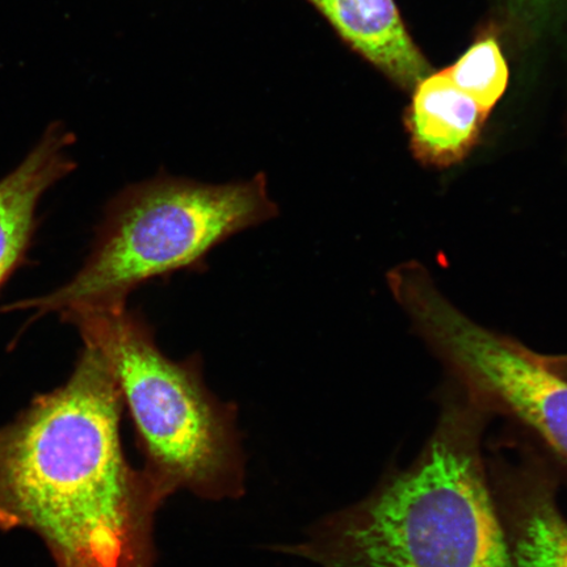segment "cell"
I'll use <instances>...</instances> for the list:
<instances>
[{
	"mask_svg": "<svg viewBox=\"0 0 567 567\" xmlns=\"http://www.w3.org/2000/svg\"><path fill=\"white\" fill-rule=\"evenodd\" d=\"M465 394L410 470L275 549L319 567H516L480 455L487 409Z\"/></svg>",
	"mask_w": 567,
	"mask_h": 567,
	"instance_id": "cell-2",
	"label": "cell"
},
{
	"mask_svg": "<svg viewBox=\"0 0 567 567\" xmlns=\"http://www.w3.org/2000/svg\"><path fill=\"white\" fill-rule=\"evenodd\" d=\"M522 2L530 9L537 10H545L547 7L551 6L556 2V0H522Z\"/></svg>",
	"mask_w": 567,
	"mask_h": 567,
	"instance_id": "cell-11",
	"label": "cell"
},
{
	"mask_svg": "<svg viewBox=\"0 0 567 567\" xmlns=\"http://www.w3.org/2000/svg\"><path fill=\"white\" fill-rule=\"evenodd\" d=\"M278 215L264 174L228 184L173 176L134 184L110 203L86 264L73 280L7 309L62 318L118 313L134 290L179 271H200L217 246Z\"/></svg>",
	"mask_w": 567,
	"mask_h": 567,
	"instance_id": "cell-3",
	"label": "cell"
},
{
	"mask_svg": "<svg viewBox=\"0 0 567 567\" xmlns=\"http://www.w3.org/2000/svg\"><path fill=\"white\" fill-rule=\"evenodd\" d=\"M487 115L442 71L416 84L408 116L411 148L424 165L450 167L477 144Z\"/></svg>",
	"mask_w": 567,
	"mask_h": 567,
	"instance_id": "cell-6",
	"label": "cell"
},
{
	"mask_svg": "<svg viewBox=\"0 0 567 567\" xmlns=\"http://www.w3.org/2000/svg\"><path fill=\"white\" fill-rule=\"evenodd\" d=\"M74 136L54 123L27 158L0 181V287L24 260L42 195L75 165L69 154Z\"/></svg>",
	"mask_w": 567,
	"mask_h": 567,
	"instance_id": "cell-5",
	"label": "cell"
},
{
	"mask_svg": "<svg viewBox=\"0 0 567 567\" xmlns=\"http://www.w3.org/2000/svg\"><path fill=\"white\" fill-rule=\"evenodd\" d=\"M509 515V547L516 567H567V520L547 484L517 485Z\"/></svg>",
	"mask_w": 567,
	"mask_h": 567,
	"instance_id": "cell-8",
	"label": "cell"
},
{
	"mask_svg": "<svg viewBox=\"0 0 567 567\" xmlns=\"http://www.w3.org/2000/svg\"><path fill=\"white\" fill-rule=\"evenodd\" d=\"M446 73L485 115H488L507 89V63L494 38L477 41Z\"/></svg>",
	"mask_w": 567,
	"mask_h": 567,
	"instance_id": "cell-9",
	"label": "cell"
},
{
	"mask_svg": "<svg viewBox=\"0 0 567 567\" xmlns=\"http://www.w3.org/2000/svg\"><path fill=\"white\" fill-rule=\"evenodd\" d=\"M63 321L109 360L145 458L142 470L166 499L177 492L213 502L245 494L238 409L205 384L202 357H166L138 311L76 313Z\"/></svg>",
	"mask_w": 567,
	"mask_h": 567,
	"instance_id": "cell-4",
	"label": "cell"
},
{
	"mask_svg": "<svg viewBox=\"0 0 567 567\" xmlns=\"http://www.w3.org/2000/svg\"><path fill=\"white\" fill-rule=\"evenodd\" d=\"M123 410L109 360L84 344L66 384L0 429V529L39 536L55 567H157L167 499L126 458Z\"/></svg>",
	"mask_w": 567,
	"mask_h": 567,
	"instance_id": "cell-1",
	"label": "cell"
},
{
	"mask_svg": "<svg viewBox=\"0 0 567 567\" xmlns=\"http://www.w3.org/2000/svg\"><path fill=\"white\" fill-rule=\"evenodd\" d=\"M543 363L563 378L567 379V354H542Z\"/></svg>",
	"mask_w": 567,
	"mask_h": 567,
	"instance_id": "cell-10",
	"label": "cell"
},
{
	"mask_svg": "<svg viewBox=\"0 0 567 567\" xmlns=\"http://www.w3.org/2000/svg\"><path fill=\"white\" fill-rule=\"evenodd\" d=\"M349 44L402 86H416L427 62L403 24L394 0H308Z\"/></svg>",
	"mask_w": 567,
	"mask_h": 567,
	"instance_id": "cell-7",
	"label": "cell"
}]
</instances>
